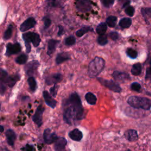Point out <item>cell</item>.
<instances>
[{"label": "cell", "mask_w": 151, "mask_h": 151, "mask_svg": "<svg viewBox=\"0 0 151 151\" xmlns=\"http://www.w3.org/2000/svg\"><path fill=\"white\" fill-rule=\"evenodd\" d=\"M84 116V111L79 96L75 92L71 93L65 104L63 112L64 122L72 125L76 121L82 120Z\"/></svg>", "instance_id": "obj_1"}, {"label": "cell", "mask_w": 151, "mask_h": 151, "mask_svg": "<svg viewBox=\"0 0 151 151\" xmlns=\"http://www.w3.org/2000/svg\"><path fill=\"white\" fill-rule=\"evenodd\" d=\"M127 103L135 109L149 110L151 108V100L146 97L132 96L129 97Z\"/></svg>", "instance_id": "obj_2"}, {"label": "cell", "mask_w": 151, "mask_h": 151, "mask_svg": "<svg viewBox=\"0 0 151 151\" xmlns=\"http://www.w3.org/2000/svg\"><path fill=\"white\" fill-rule=\"evenodd\" d=\"M105 61L100 57H96L89 64L88 67V75L90 77H97L103 70Z\"/></svg>", "instance_id": "obj_3"}, {"label": "cell", "mask_w": 151, "mask_h": 151, "mask_svg": "<svg viewBox=\"0 0 151 151\" xmlns=\"http://www.w3.org/2000/svg\"><path fill=\"white\" fill-rule=\"evenodd\" d=\"M22 38L25 41L26 52L27 53L31 51V45L30 42H31L35 47H38L41 42V38L40 35L33 32H28L22 34Z\"/></svg>", "instance_id": "obj_4"}, {"label": "cell", "mask_w": 151, "mask_h": 151, "mask_svg": "<svg viewBox=\"0 0 151 151\" xmlns=\"http://www.w3.org/2000/svg\"><path fill=\"white\" fill-rule=\"evenodd\" d=\"M20 79L18 74L9 76L6 71L0 67V81L9 87H12Z\"/></svg>", "instance_id": "obj_5"}, {"label": "cell", "mask_w": 151, "mask_h": 151, "mask_svg": "<svg viewBox=\"0 0 151 151\" xmlns=\"http://www.w3.org/2000/svg\"><path fill=\"white\" fill-rule=\"evenodd\" d=\"M98 80L103 86L114 92L120 93L122 91V88L119 84L113 80H106L103 78H99Z\"/></svg>", "instance_id": "obj_6"}, {"label": "cell", "mask_w": 151, "mask_h": 151, "mask_svg": "<svg viewBox=\"0 0 151 151\" xmlns=\"http://www.w3.org/2000/svg\"><path fill=\"white\" fill-rule=\"evenodd\" d=\"M76 7L81 12H87L91 9V2L90 0H77Z\"/></svg>", "instance_id": "obj_7"}, {"label": "cell", "mask_w": 151, "mask_h": 151, "mask_svg": "<svg viewBox=\"0 0 151 151\" xmlns=\"http://www.w3.org/2000/svg\"><path fill=\"white\" fill-rule=\"evenodd\" d=\"M45 108L43 106L40 104L37 107L35 113L32 116V121L38 126V127H40L42 124V114Z\"/></svg>", "instance_id": "obj_8"}, {"label": "cell", "mask_w": 151, "mask_h": 151, "mask_svg": "<svg viewBox=\"0 0 151 151\" xmlns=\"http://www.w3.org/2000/svg\"><path fill=\"white\" fill-rule=\"evenodd\" d=\"M40 65V63L37 60H33L27 64L24 67L25 73L28 76H32Z\"/></svg>", "instance_id": "obj_9"}, {"label": "cell", "mask_w": 151, "mask_h": 151, "mask_svg": "<svg viewBox=\"0 0 151 151\" xmlns=\"http://www.w3.org/2000/svg\"><path fill=\"white\" fill-rule=\"evenodd\" d=\"M43 138L45 143L50 145L55 142L58 138L54 132H52L50 129H46L43 133Z\"/></svg>", "instance_id": "obj_10"}, {"label": "cell", "mask_w": 151, "mask_h": 151, "mask_svg": "<svg viewBox=\"0 0 151 151\" xmlns=\"http://www.w3.org/2000/svg\"><path fill=\"white\" fill-rule=\"evenodd\" d=\"M21 50V45L18 42L15 44L8 43L6 45V50L5 55L6 56H10L13 54H16L19 53Z\"/></svg>", "instance_id": "obj_11"}, {"label": "cell", "mask_w": 151, "mask_h": 151, "mask_svg": "<svg viewBox=\"0 0 151 151\" xmlns=\"http://www.w3.org/2000/svg\"><path fill=\"white\" fill-rule=\"evenodd\" d=\"M36 24V21L33 17H29L24 21L20 25L19 29L21 32H25L33 28Z\"/></svg>", "instance_id": "obj_12"}, {"label": "cell", "mask_w": 151, "mask_h": 151, "mask_svg": "<svg viewBox=\"0 0 151 151\" xmlns=\"http://www.w3.org/2000/svg\"><path fill=\"white\" fill-rule=\"evenodd\" d=\"M112 76L115 80L122 83L130 80V77L127 73L119 71H114L112 74Z\"/></svg>", "instance_id": "obj_13"}, {"label": "cell", "mask_w": 151, "mask_h": 151, "mask_svg": "<svg viewBox=\"0 0 151 151\" xmlns=\"http://www.w3.org/2000/svg\"><path fill=\"white\" fill-rule=\"evenodd\" d=\"M63 79V76L60 73H55L48 76L45 78L47 84L51 85L52 84H57L60 82Z\"/></svg>", "instance_id": "obj_14"}, {"label": "cell", "mask_w": 151, "mask_h": 151, "mask_svg": "<svg viewBox=\"0 0 151 151\" xmlns=\"http://www.w3.org/2000/svg\"><path fill=\"white\" fill-rule=\"evenodd\" d=\"M67 145V140L64 137H58L54 142L55 151H66L65 146Z\"/></svg>", "instance_id": "obj_15"}, {"label": "cell", "mask_w": 151, "mask_h": 151, "mask_svg": "<svg viewBox=\"0 0 151 151\" xmlns=\"http://www.w3.org/2000/svg\"><path fill=\"white\" fill-rule=\"evenodd\" d=\"M42 95L45 101V103L50 107L54 109L57 105V101L51 96V95L46 90H44L42 93Z\"/></svg>", "instance_id": "obj_16"}, {"label": "cell", "mask_w": 151, "mask_h": 151, "mask_svg": "<svg viewBox=\"0 0 151 151\" xmlns=\"http://www.w3.org/2000/svg\"><path fill=\"white\" fill-rule=\"evenodd\" d=\"M124 136L125 138L130 142L136 141L139 137L137 131L134 129H129L126 130L124 133Z\"/></svg>", "instance_id": "obj_17"}, {"label": "cell", "mask_w": 151, "mask_h": 151, "mask_svg": "<svg viewBox=\"0 0 151 151\" xmlns=\"http://www.w3.org/2000/svg\"><path fill=\"white\" fill-rule=\"evenodd\" d=\"M70 139L74 141H80L83 138V133L78 129H74L68 133Z\"/></svg>", "instance_id": "obj_18"}, {"label": "cell", "mask_w": 151, "mask_h": 151, "mask_svg": "<svg viewBox=\"0 0 151 151\" xmlns=\"http://www.w3.org/2000/svg\"><path fill=\"white\" fill-rule=\"evenodd\" d=\"M5 136H6V140H7L8 145L13 146L14 145L15 141L16 140V137H17L16 134L14 132V131H13L11 129H8L5 132Z\"/></svg>", "instance_id": "obj_19"}, {"label": "cell", "mask_w": 151, "mask_h": 151, "mask_svg": "<svg viewBox=\"0 0 151 151\" xmlns=\"http://www.w3.org/2000/svg\"><path fill=\"white\" fill-rule=\"evenodd\" d=\"M60 42V41L57 40L51 39L48 41V50H47V54L48 55H51L55 50V48Z\"/></svg>", "instance_id": "obj_20"}, {"label": "cell", "mask_w": 151, "mask_h": 151, "mask_svg": "<svg viewBox=\"0 0 151 151\" xmlns=\"http://www.w3.org/2000/svg\"><path fill=\"white\" fill-rule=\"evenodd\" d=\"M70 58V55L68 52H62L57 54L55 58V62L57 64H60L64 61L68 60Z\"/></svg>", "instance_id": "obj_21"}, {"label": "cell", "mask_w": 151, "mask_h": 151, "mask_svg": "<svg viewBox=\"0 0 151 151\" xmlns=\"http://www.w3.org/2000/svg\"><path fill=\"white\" fill-rule=\"evenodd\" d=\"M85 99L87 102L91 105H94L97 102L96 96L91 92H88L86 93L85 95Z\"/></svg>", "instance_id": "obj_22"}, {"label": "cell", "mask_w": 151, "mask_h": 151, "mask_svg": "<svg viewBox=\"0 0 151 151\" xmlns=\"http://www.w3.org/2000/svg\"><path fill=\"white\" fill-rule=\"evenodd\" d=\"M142 72V65L140 63H137L133 65L131 69V73L133 76H139Z\"/></svg>", "instance_id": "obj_23"}, {"label": "cell", "mask_w": 151, "mask_h": 151, "mask_svg": "<svg viewBox=\"0 0 151 151\" xmlns=\"http://www.w3.org/2000/svg\"><path fill=\"white\" fill-rule=\"evenodd\" d=\"M132 24V19L130 18H123L119 21V25L123 28H129Z\"/></svg>", "instance_id": "obj_24"}, {"label": "cell", "mask_w": 151, "mask_h": 151, "mask_svg": "<svg viewBox=\"0 0 151 151\" xmlns=\"http://www.w3.org/2000/svg\"><path fill=\"white\" fill-rule=\"evenodd\" d=\"M107 31V25L104 22L100 23L97 28H96V32L99 35H103Z\"/></svg>", "instance_id": "obj_25"}, {"label": "cell", "mask_w": 151, "mask_h": 151, "mask_svg": "<svg viewBox=\"0 0 151 151\" xmlns=\"http://www.w3.org/2000/svg\"><path fill=\"white\" fill-rule=\"evenodd\" d=\"M27 81H28V84L29 85L30 90L32 92H34L36 90L37 87V84L36 80H35V78L33 77H29L28 78Z\"/></svg>", "instance_id": "obj_26"}, {"label": "cell", "mask_w": 151, "mask_h": 151, "mask_svg": "<svg viewBox=\"0 0 151 151\" xmlns=\"http://www.w3.org/2000/svg\"><path fill=\"white\" fill-rule=\"evenodd\" d=\"M28 60V56L25 54H21L15 58V62L18 64H24Z\"/></svg>", "instance_id": "obj_27"}, {"label": "cell", "mask_w": 151, "mask_h": 151, "mask_svg": "<svg viewBox=\"0 0 151 151\" xmlns=\"http://www.w3.org/2000/svg\"><path fill=\"white\" fill-rule=\"evenodd\" d=\"M117 22V17L115 16H110L106 19V24L110 27H114Z\"/></svg>", "instance_id": "obj_28"}, {"label": "cell", "mask_w": 151, "mask_h": 151, "mask_svg": "<svg viewBox=\"0 0 151 151\" xmlns=\"http://www.w3.org/2000/svg\"><path fill=\"white\" fill-rule=\"evenodd\" d=\"M91 31V28L89 27H84L81 28V29H78V31H76V35L78 37H82L83 35H84L86 33L88 32V31Z\"/></svg>", "instance_id": "obj_29"}, {"label": "cell", "mask_w": 151, "mask_h": 151, "mask_svg": "<svg viewBox=\"0 0 151 151\" xmlns=\"http://www.w3.org/2000/svg\"><path fill=\"white\" fill-rule=\"evenodd\" d=\"M12 29H13V26L12 25H9L6 29V30L5 31L4 34V39L5 40H7L9 39L12 34Z\"/></svg>", "instance_id": "obj_30"}, {"label": "cell", "mask_w": 151, "mask_h": 151, "mask_svg": "<svg viewBox=\"0 0 151 151\" xmlns=\"http://www.w3.org/2000/svg\"><path fill=\"white\" fill-rule=\"evenodd\" d=\"M141 13L146 18H151V8H143L141 9Z\"/></svg>", "instance_id": "obj_31"}, {"label": "cell", "mask_w": 151, "mask_h": 151, "mask_svg": "<svg viewBox=\"0 0 151 151\" xmlns=\"http://www.w3.org/2000/svg\"><path fill=\"white\" fill-rule=\"evenodd\" d=\"M127 55L131 58H136L137 56V52L132 48H128L126 50Z\"/></svg>", "instance_id": "obj_32"}, {"label": "cell", "mask_w": 151, "mask_h": 151, "mask_svg": "<svg viewBox=\"0 0 151 151\" xmlns=\"http://www.w3.org/2000/svg\"><path fill=\"white\" fill-rule=\"evenodd\" d=\"M107 37L103 35H100L97 38V42L100 45H104L107 43Z\"/></svg>", "instance_id": "obj_33"}, {"label": "cell", "mask_w": 151, "mask_h": 151, "mask_svg": "<svg viewBox=\"0 0 151 151\" xmlns=\"http://www.w3.org/2000/svg\"><path fill=\"white\" fill-rule=\"evenodd\" d=\"M76 42V38L73 36H69L65 40V44L67 46H71Z\"/></svg>", "instance_id": "obj_34"}, {"label": "cell", "mask_w": 151, "mask_h": 151, "mask_svg": "<svg viewBox=\"0 0 151 151\" xmlns=\"http://www.w3.org/2000/svg\"><path fill=\"white\" fill-rule=\"evenodd\" d=\"M130 88L133 91L139 92L141 90V85L137 82H134L131 84Z\"/></svg>", "instance_id": "obj_35"}, {"label": "cell", "mask_w": 151, "mask_h": 151, "mask_svg": "<svg viewBox=\"0 0 151 151\" xmlns=\"http://www.w3.org/2000/svg\"><path fill=\"white\" fill-rule=\"evenodd\" d=\"M58 87H59V86L57 84H55L51 88H50V94L53 97H55L57 96Z\"/></svg>", "instance_id": "obj_36"}, {"label": "cell", "mask_w": 151, "mask_h": 151, "mask_svg": "<svg viewBox=\"0 0 151 151\" xmlns=\"http://www.w3.org/2000/svg\"><path fill=\"white\" fill-rule=\"evenodd\" d=\"M124 11L127 15H129L130 17H132V16H133L134 13V9L133 6H129L125 8Z\"/></svg>", "instance_id": "obj_37"}, {"label": "cell", "mask_w": 151, "mask_h": 151, "mask_svg": "<svg viewBox=\"0 0 151 151\" xmlns=\"http://www.w3.org/2000/svg\"><path fill=\"white\" fill-rule=\"evenodd\" d=\"M42 21L44 22L45 28H48L51 24V20L47 17L42 18Z\"/></svg>", "instance_id": "obj_38"}, {"label": "cell", "mask_w": 151, "mask_h": 151, "mask_svg": "<svg viewBox=\"0 0 151 151\" xmlns=\"http://www.w3.org/2000/svg\"><path fill=\"white\" fill-rule=\"evenodd\" d=\"M102 4L106 7L111 6L114 2V0H101Z\"/></svg>", "instance_id": "obj_39"}, {"label": "cell", "mask_w": 151, "mask_h": 151, "mask_svg": "<svg viewBox=\"0 0 151 151\" xmlns=\"http://www.w3.org/2000/svg\"><path fill=\"white\" fill-rule=\"evenodd\" d=\"M109 36L111 40L116 41L119 38V34L116 31H112L109 33Z\"/></svg>", "instance_id": "obj_40"}, {"label": "cell", "mask_w": 151, "mask_h": 151, "mask_svg": "<svg viewBox=\"0 0 151 151\" xmlns=\"http://www.w3.org/2000/svg\"><path fill=\"white\" fill-rule=\"evenodd\" d=\"M145 79L146 80H151V66L146 69Z\"/></svg>", "instance_id": "obj_41"}, {"label": "cell", "mask_w": 151, "mask_h": 151, "mask_svg": "<svg viewBox=\"0 0 151 151\" xmlns=\"http://www.w3.org/2000/svg\"><path fill=\"white\" fill-rule=\"evenodd\" d=\"M6 88L5 86L4 85V83H3L2 82H1L0 81V94L1 95H4L5 93Z\"/></svg>", "instance_id": "obj_42"}, {"label": "cell", "mask_w": 151, "mask_h": 151, "mask_svg": "<svg viewBox=\"0 0 151 151\" xmlns=\"http://www.w3.org/2000/svg\"><path fill=\"white\" fill-rule=\"evenodd\" d=\"M33 150V146L27 144L24 147L21 148V151H32Z\"/></svg>", "instance_id": "obj_43"}, {"label": "cell", "mask_w": 151, "mask_h": 151, "mask_svg": "<svg viewBox=\"0 0 151 151\" xmlns=\"http://www.w3.org/2000/svg\"><path fill=\"white\" fill-rule=\"evenodd\" d=\"M47 4L50 6H57V1L56 0H47Z\"/></svg>", "instance_id": "obj_44"}, {"label": "cell", "mask_w": 151, "mask_h": 151, "mask_svg": "<svg viewBox=\"0 0 151 151\" xmlns=\"http://www.w3.org/2000/svg\"><path fill=\"white\" fill-rule=\"evenodd\" d=\"M119 1L122 4L123 8H124L130 4V1L129 0H119Z\"/></svg>", "instance_id": "obj_45"}, {"label": "cell", "mask_w": 151, "mask_h": 151, "mask_svg": "<svg viewBox=\"0 0 151 151\" xmlns=\"http://www.w3.org/2000/svg\"><path fill=\"white\" fill-rule=\"evenodd\" d=\"M64 32V28L61 25L58 26V35L61 36L62 35Z\"/></svg>", "instance_id": "obj_46"}, {"label": "cell", "mask_w": 151, "mask_h": 151, "mask_svg": "<svg viewBox=\"0 0 151 151\" xmlns=\"http://www.w3.org/2000/svg\"><path fill=\"white\" fill-rule=\"evenodd\" d=\"M4 127H3L2 126L0 125V133L3 132H4Z\"/></svg>", "instance_id": "obj_47"}, {"label": "cell", "mask_w": 151, "mask_h": 151, "mask_svg": "<svg viewBox=\"0 0 151 151\" xmlns=\"http://www.w3.org/2000/svg\"><path fill=\"white\" fill-rule=\"evenodd\" d=\"M150 66H151V58H150Z\"/></svg>", "instance_id": "obj_48"}, {"label": "cell", "mask_w": 151, "mask_h": 151, "mask_svg": "<svg viewBox=\"0 0 151 151\" xmlns=\"http://www.w3.org/2000/svg\"><path fill=\"white\" fill-rule=\"evenodd\" d=\"M126 151H131V150H129V149H128V150H126Z\"/></svg>", "instance_id": "obj_49"}, {"label": "cell", "mask_w": 151, "mask_h": 151, "mask_svg": "<svg viewBox=\"0 0 151 151\" xmlns=\"http://www.w3.org/2000/svg\"><path fill=\"white\" fill-rule=\"evenodd\" d=\"M6 151H8V150H7V149H6Z\"/></svg>", "instance_id": "obj_50"}, {"label": "cell", "mask_w": 151, "mask_h": 151, "mask_svg": "<svg viewBox=\"0 0 151 151\" xmlns=\"http://www.w3.org/2000/svg\"><path fill=\"white\" fill-rule=\"evenodd\" d=\"M0 109H1V105H0Z\"/></svg>", "instance_id": "obj_51"}]
</instances>
